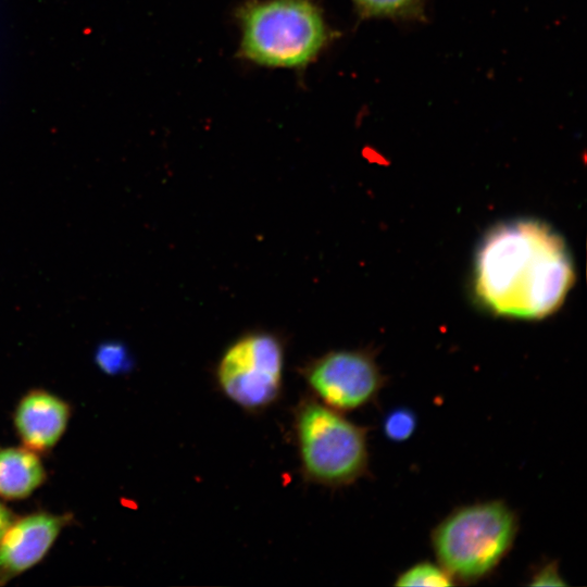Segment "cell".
Here are the masks:
<instances>
[{"instance_id":"1","label":"cell","mask_w":587,"mask_h":587,"mask_svg":"<svg viewBox=\"0 0 587 587\" xmlns=\"http://www.w3.org/2000/svg\"><path fill=\"white\" fill-rule=\"evenodd\" d=\"M575 279L570 251L548 224L517 220L492 228L474 266V291L491 313L540 320L554 313Z\"/></svg>"},{"instance_id":"2","label":"cell","mask_w":587,"mask_h":587,"mask_svg":"<svg viewBox=\"0 0 587 587\" xmlns=\"http://www.w3.org/2000/svg\"><path fill=\"white\" fill-rule=\"evenodd\" d=\"M292 434L304 482L337 489L369 474L367 428L310 394L292 409Z\"/></svg>"},{"instance_id":"3","label":"cell","mask_w":587,"mask_h":587,"mask_svg":"<svg viewBox=\"0 0 587 587\" xmlns=\"http://www.w3.org/2000/svg\"><path fill=\"white\" fill-rule=\"evenodd\" d=\"M519 532L516 512L502 500L452 510L432 530L437 562L455 583L488 578L511 551Z\"/></svg>"},{"instance_id":"4","label":"cell","mask_w":587,"mask_h":587,"mask_svg":"<svg viewBox=\"0 0 587 587\" xmlns=\"http://www.w3.org/2000/svg\"><path fill=\"white\" fill-rule=\"evenodd\" d=\"M241 52L258 64L302 67L325 47L329 32L310 0H264L240 11Z\"/></svg>"},{"instance_id":"5","label":"cell","mask_w":587,"mask_h":587,"mask_svg":"<svg viewBox=\"0 0 587 587\" xmlns=\"http://www.w3.org/2000/svg\"><path fill=\"white\" fill-rule=\"evenodd\" d=\"M285 342L266 330H252L234 340L220 357L215 384L222 395L248 414H260L283 395Z\"/></svg>"},{"instance_id":"6","label":"cell","mask_w":587,"mask_h":587,"mask_svg":"<svg viewBox=\"0 0 587 587\" xmlns=\"http://www.w3.org/2000/svg\"><path fill=\"white\" fill-rule=\"evenodd\" d=\"M299 373L311 396L342 413L372 403L386 385L373 353L362 349L327 351L304 363Z\"/></svg>"},{"instance_id":"7","label":"cell","mask_w":587,"mask_h":587,"mask_svg":"<svg viewBox=\"0 0 587 587\" xmlns=\"http://www.w3.org/2000/svg\"><path fill=\"white\" fill-rule=\"evenodd\" d=\"M73 517L43 510L16 516L0 539V586L40 563Z\"/></svg>"},{"instance_id":"8","label":"cell","mask_w":587,"mask_h":587,"mask_svg":"<svg viewBox=\"0 0 587 587\" xmlns=\"http://www.w3.org/2000/svg\"><path fill=\"white\" fill-rule=\"evenodd\" d=\"M72 408L46 389H30L17 401L13 426L21 445L38 454H48L66 432Z\"/></svg>"},{"instance_id":"9","label":"cell","mask_w":587,"mask_h":587,"mask_svg":"<svg viewBox=\"0 0 587 587\" xmlns=\"http://www.w3.org/2000/svg\"><path fill=\"white\" fill-rule=\"evenodd\" d=\"M47 479L40 454L24 447H0V499L24 500Z\"/></svg>"},{"instance_id":"10","label":"cell","mask_w":587,"mask_h":587,"mask_svg":"<svg viewBox=\"0 0 587 587\" xmlns=\"http://www.w3.org/2000/svg\"><path fill=\"white\" fill-rule=\"evenodd\" d=\"M394 585L444 587L453 586L455 582L438 562L420 561L402 571Z\"/></svg>"},{"instance_id":"11","label":"cell","mask_w":587,"mask_h":587,"mask_svg":"<svg viewBox=\"0 0 587 587\" xmlns=\"http://www.w3.org/2000/svg\"><path fill=\"white\" fill-rule=\"evenodd\" d=\"M93 359L98 369L111 376L125 374L134 366L128 348L120 341L101 342L95 351Z\"/></svg>"},{"instance_id":"12","label":"cell","mask_w":587,"mask_h":587,"mask_svg":"<svg viewBox=\"0 0 587 587\" xmlns=\"http://www.w3.org/2000/svg\"><path fill=\"white\" fill-rule=\"evenodd\" d=\"M365 16H411L421 10L423 0H353Z\"/></svg>"},{"instance_id":"13","label":"cell","mask_w":587,"mask_h":587,"mask_svg":"<svg viewBox=\"0 0 587 587\" xmlns=\"http://www.w3.org/2000/svg\"><path fill=\"white\" fill-rule=\"evenodd\" d=\"M417 419L408 408H397L388 412L383 421V430L387 439L396 442L409 439L416 429Z\"/></svg>"},{"instance_id":"14","label":"cell","mask_w":587,"mask_h":587,"mask_svg":"<svg viewBox=\"0 0 587 587\" xmlns=\"http://www.w3.org/2000/svg\"><path fill=\"white\" fill-rule=\"evenodd\" d=\"M528 585L530 586H565L566 582L561 576L559 564L548 561L533 571Z\"/></svg>"},{"instance_id":"15","label":"cell","mask_w":587,"mask_h":587,"mask_svg":"<svg viewBox=\"0 0 587 587\" xmlns=\"http://www.w3.org/2000/svg\"><path fill=\"white\" fill-rule=\"evenodd\" d=\"M15 517L16 514L0 499V539Z\"/></svg>"}]
</instances>
